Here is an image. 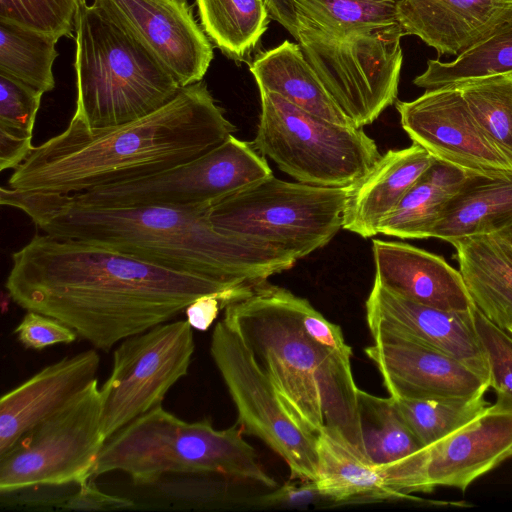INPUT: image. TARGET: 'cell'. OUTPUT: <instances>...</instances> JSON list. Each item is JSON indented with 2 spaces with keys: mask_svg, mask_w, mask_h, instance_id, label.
Segmentation results:
<instances>
[{
  "mask_svg": "<svg viewBox=\"0 0 512 512\" xmlns=\"http://www.w3.org/2000/svg\"><path fill=\"white\" fill-rule=\"evenodd\" d=\"M375 280L415 302L454 312L476 306L459 270L426 250L397 241L374 239Z\"/></svg>",
  "mask_w": 512,
  "mask_h": 512,
  "instance_id": "21",
  "label": "cell"
},
{
  "mask_svg": "<svg viewBox=\"0 0 512 512\" xmlns=\"http://www.w3.org/2000/svg\"><path fill=\"white\" fill-rule=\"evenodd\" d=\"M328 501L319 491L314 480L289 479L268 494L257 497L260 506L303 507Z\"/></svg>",
  "mask_w": 512,
  "mask_h": 512,
  "instance_id": "38",
  "label": "cell"
},
{
  "mask_svg": "<svg viewBox=\"0 0 512 512\" xmlns=\"http://www.w3.org/2000/svg\"><path fill=\"white\" fill-rule=\"evenodd\" d=\"M365 307L371 336L385 333L430 347L489 378L475 330V310L454 312L427 306L389 290L375 279Z\"/></svg>",
  "mask_w": 512,
  "mask_h": 512,
  "instance_id": "17",
  "label": "cell"
},
{
  "mask_svg": "<svg viewBox=\"0 0 512 512\" xmlns=\"http://www.w3.org/2000/svg\"><path fill=\"white\" fill-rule=\"evenodd\" d=\"M423 147L412 142L382 154L372 169L350 191L343 229L363 238L379 234L382 220L435 162Z\"/></svg>",
  "mask_w": 512,
  "mask_h": 512,
  "instance_id": "23",
  "label": "cell"
},
{
  "mask_svg": "<svg viewBox=\"0 0 512 512\" xmlns=\"http://www.w3.org/2000/svg\"><path fill=\"white\" fill-rule=\"evenodd\" d=\"M194 349L187 320L165 322L121 341L111 374L100 388L105 441L161 405L169 389L187 375Z\"/></svg>",
  "mask_w": 512,
  "mask_h": 512,
  "instance_id": "13",
  "label": "cell"
},
{
  "mask_svg": "<svg viewBox=\"0 0 512 512\" xmlns=\"http://www.w3.org/2000/svg\"><path fill=\"white\" fill-rule=\"evenodd\" d=\"M273 175L252 143L234 135L205 154L163 171L68 195L88 206L210 207Z\"/></svg>",
  "mask_w": 512,
  "mask_h": 512,
  "instance_id": "10",
  "label": "cell"
},
{
  "mask_svg": "<svg viewBox=\"0 0 512 512\" xmlns=\"http://www.w3.org/2000/svg\"><path fill=\"white\" fill-rule=\"evenodd\" d=\"M506 331L512 335V325L509 326Z\"/></svg>",
  "mask_w": 512,
  "mask_h": 512,
  "instance_id": "43",
  "label": "cell"
},
{
  "mask_svg": "<svg viewBox=\"0 0 512 512\" xmlns=\"http://www.w3.org/2000/svg\"><path fill=\"white\" fill-rule=\"evenodd\" d=\"M512 458V411L494 403L478 418L430 449L428 479L433 488L465 491L477 478Z\"/></svg>",
  "mask_w": 512,
  "mask_h": 512,
  "instance_id": "22",
  "label": "cell"
},
{
  "mask_svg": "<svg viewBox=\"0 0 512 512\" xmlns=\"http://www.w3.org/2000/svg\"><path fill=\"white\" fill-rule=\"evenodd\" d=\"M235 130L199 81L125 124L90 128L73 115L64 131L34 146L13 169L8 187L70 195L148 176L205 154Z\"/></svg>",
  "mask_w": 512,
  "mask_h": 512,
  "instance_id": "3",
  "label": "cell"
},
{
  "mask_svg": "<svg viewBox=\"0 0 512 512\" xmlns=\"http://www.w3.org/2000/svg\"><path fill=\"white\" fill-rule=\"evenodd\" d=\"M0 203L45 234L114 249L173 270L230 283H261L297 260L255 240L218 231L209 207L88 206L68 195L2 187Z\"/></svg>",
  "mask_w": 512,
  "mask_h": 512,
  "instance_id": "2",
  "label": "cell"
},
{
  "mask_svg": "<svg viewBox=\"0 0 512 512\" xmlns=\"http://www.w3.org/2000/svg\"><path fill=\"white\" fill-rule=\"evenodd\" d=\"M44 93L0 72V128L33 136Z\"/></svg>",
  "mask_w": 512,
  "mask_h": 512,
  "instance_id": "36",
  "label": "cell"
},
{
  "mask_svg": "<svg viewBox=\"0 0 512 512\" xmlns=\"http://www.w3.org/2000/svg\"><path fill=\"white\" fill-rule=\"evenodd\" d=\"M235 330L290 414L309 432L341 433L364 452L352 349L340 326L308 300L263 281L225 308Z\"/></svg>",
  "mask_w": 512,
  "mask_h": 512,
  "instance_id": "4",
  "label": "cell"
},
{
  "mask_svg": "<svg viewBox=\"0 0 512 512\" xmlns=\"http://www.w3.org/2000/svg\"><path fill=\"white\" fill-rule=\"evenodd\" d=\"M393 399L406 424L429 450L481 416L491 405L484 395L470 398Z\"/></svg>",
  "mask_w": 512,
  "mask_h": 512,
  "instance_id": "32",
  "label": "cell"
},
{
  "mask_svg": "<svg viewBox=\"0 0 512 512\" xmlns=\"http://www.w3.org/2000/svg\"><path fill=\"white\" fill-rule=\"evenodd\" d=\"M503 245L512 253V222L494 234Z\"/></svg>",
  "mask_w": 512,
  "mask_h": 512,
  "instance_id": "42",
  "label": "cell"
},
{
  "mask_svg": "<svg viewBox=\"0 0 512 512\" xmlns=\"http://www.w3.org/2000/svg\"><path fill=\"white\" fill-rule=\"evenodd\" d=\"M352 186L322 187L271 175L210 206L208 219L220 232L265 243L299 260L343 229Z\"/></svg>",
  "mask_w": 512,
  "mask_h": 512,
  "instance_id": "8",
  "label": "cell"
},
{
  "mask_svg": "<svg viewBox=\"0 0 512 512\" xmlns=\"http://www.w3.org/2000/svg\"><path fill=\"white\" fill-rule=\"evenodd\" d=\"M33 136L0 128V170L17 168L31 153Z\"/></svg>",
  "mask_w": 512,
  "mask_h": 512,
  "instance_id": "40",
  "label": "cell"
},
{
  "mask_svg": "<svg viewBox=\"0 0 512 512\" xmlns=\"http://www.w3.org/2000/svg\"><path fill=\"white\" fill-rule=\"evenodd\" d=\"M86 0H0V20L57 39L71 37L80 6Z\"/></svg>",
  "mask_w": 512,
  "mask_h": 512,
  "instance_id": "34",
  "label": "cell"
},
{
  "mask_svg": "<svg viewBox=\"0 0 512 512\" xmlns=\"http://www.w3.org/2000/svg\"><path fill=\"white\" fill-rule=\"evenodd\" d=\"M512 74V19L455 60H428L426 70L414 79L425 90Z\"/></svg>",
  "mask_w": 512,
  "mask_h": 512,
  "instance_id": "30",
  "label": "cell"
},
{
  "mask_svg": "<svg viewBox=\"0 0 512 512\" xmlns=\"http://www.w3.org/2000/svg\"><path fill=\"white\" fill-rule=\"evenodd\" d=\"M243 433L239 423L217 430L207 419L186 422L158 405L104 442L92 478L121 471L151 484L170 474H222L275 488Z\"/></svg>",
  "mask_w": 512,
  "mask_h": 512,
  "instance_id": "7",
  "label": "cell"
},
{
  "mask_svg": "<svg viewBox=\"0 0 512 512\" xmlns=\"http://www.w3.org/2000/svg\"><path fill=\"white\" fill-rule=\"evenodd\" d=\"M358 407L363 449L398 499L434 490L428 479L430 450L400 415L394 399L359 389Z\"/></svg>",
  "mask_w": 512,
  "mask_h": 512,
  "instance_id": "18",
  "label": "cell"
},
{
  "mask_svg": "<svg viewBox=\"0 0 512 512\" xmlns=\"http://www.w3.org/2000/svg\"><path fill=\"white\" fill-rule=\"evenodd\" d=\"M249 69L259 91L279 94L313 115L342 126L356 127L325 89L298 43L288 40L260 53Z\"/></svg>",
  "mask_w": 512,
  "mask_h": 512,
  "instance_id": "26",
  "label": "cell"
},
{
  "mask_svg": "<svg viewBox=\"0 0 512 512\" xmlns=\"http://www.w3.org/2000/svg\"><path fill=\"white\" fill-rule=\"evenodd\" d=\"M59 39L0 20V72L45 93L55 87L52 66Z\"/></svg>",
  "mask_w": 512,
  "mask_h": 512,
  "instance_id": "31",
  "label": "cell"
},
{
  "mask_svg": "<svg viewBox=\"0 0 512 512\" xmlns=\"http://www.w3.org/2000/svg\"><path fill=\"white\" fill-rule=\"evenodd\" d=\"M457 85L484 135L512 163V74Z\"/></svg>",
  "mask_w": 512,
  "mask_h": 512,
  "instance_id": "33",
  "label": "cell"
},
{
  "mask_svg": "<svg viewBox=\"0 0 512 512\" xmlns=\"http://www.w3.org/2000/svg\"><path fill=\"white\" fill-rule=\"evenodd\" d=\"M93 3L143 43L181 87L202 81L213 59V47L187 0Z\"/></svg>",
  "mask_w": 512,
  "mask_h": 512,
  "instance_id": "15",
  "label": "cell"
},
{
  "mask_svg": "<svg viewBox=\"0 0 512 512\" xmlns=\"http://www.w3.org/2000/svg\"><path fill=\"white\" fill-rule=\"evenodd\" d=\"M512 222V171L468 173L448 202L431 238L446 242L494 235Z\"/></svg>",
  "mask_w": 512,
  "mask_h": 512,
  "instance_id": "24",
  "label": "cell"
},
{
  "mask_svg": "<svg viewBox=\"0 0 512 512\" xmlns=\"http://www.w3.org/2000/svg\"><path fill=\"white\" fill-rule=\"evenodd\" d=\"M239 284L42 233L12 254L5 288L21 308L62 322L107 352L173 319L195 299Z\"/></svg>",
  "mask_w": 512,
  "mask_h": 512,
  "instance_id": "1",
  "label": "cell"
},
{
  "mask_svg": "<svg viewBox=\"0 0 512 512\" xmlns=\"http://www.w3.org/2000/svg\"><path fill=\"white\" fill-rule=\"evenodd\" d=\"M78 490L65 500L58 504L62 510H82V511H110L129 509L134 506L130 499L112 496L102 492L93 483L92 479H87L79 484Z\"/></svg>",
  "mask_w": 512,
  "mask_h": 512,
  "instance_id": "39",
  "label": "cell"
},
{
  "mask_svg": "<svg viewBox=\"0 0 512 512\" xmlns=\"http://www.w3.org/2000/svg\"><path fill=\"white\" fill-rule=\"evenodd\" d=\"M210 352L243 431L260 438L286 462L290 479L315 481L317 435L290 414L243 340L223 319L214 327Z\"/></svg>",
  "mask_w": 512,
  "mask_h": 512,
  "instance_id": "12",
  "label": "cell"
},
{
  "mask_svg": "<svg viewBox=\"0 0 512 512\" xmlns=\"http://www.w3.org/2000/svg\"><path fill=\"white\" fill-rule=\"evenodd\" d=\"M372 338L364 352L393 398H470L490 388L489 378L443 352L385 333Z\"/></svg>",
  "mask_w": 512,
  "mask_h": 512,
  "instance_id": "16",
  "label": "cell"
},
{
  "mask_svg": "<svg viewBox=\"0 0 512 512\" xmlns=\"http://www.w3.org/2000/svg\"><path fill=\"white\" fill-rule=\"evenodd\" d=\"M201 27L227 57L248 62L271 20L264 0H195Z\"/></svg>",
  "mask_w": 512,
  "mask_h": 512,
  "instance_id": "29",
  "label": "cell"
},
{
  "mask_svg": "<svg viewBox=\"0 0 512 512\" xmlns=\"http://www.w3.org/2000/svg\"><path fill=\"white\" fill-rule=\"evenodd\" d=\"M100 357L87 350L48 365L0 400V455L97 380Z\"/></svg>",
  "mask_w": 512,
  "mask_h": 512,
  "instance_id": "19",
  "label": "cell"
},
{
  "mask_svg": "<svg viewBox=\"0 0 512 512\" xmlns=\"http://www.w3.org/2000/svg\"><path fill=\"white\" fill-rule=\"evenodd\" d=\"M98 380L0 455V492L79 484L92 471L105 439Z\"/></svg>",
  "mask_w": 512,
  "mask_h": 512,
  "instance_id": "11",
  "label": "cell"
},
{
  "mask_svg": "<svg viewBox=\"0 0 512 512\" xmlns=\"http://www.w3.org/2000/svg\"><path fill=\"white\" fill-rule=\"evenodd\" d=\"M449 243L456 251L459 271L476 308L507 330L512 325V253L494 235Z\"/></svg>",
  "mask_w": 512,
  "mask_h": 512,
  "instance_id": "25",
  "label": "cell"
},
{
  "mask_svg": "<svg viewBox=\"0 0 512 512\" xmlns=\"http://www.w3.org/2000/svg\"><path fill=\"white\" fill-rule=\"evenodd\" d=\"M405 35L458 56L512 19V0H396Z\"/></svg>",
  "mask_w": 512,
  "mask_h": 512,
  "instance_id": "20",
  "label": "cell"
},
{
  "mask_svg": "<svg viewBox=\"0 0 512 512\" xmlns=\"http://www.w3.org/2000/svg\"><path fill=\"white\" fill-rule=\"evenodd\" d=\"M403 130L435 159L466 173L499 174L512 163L487 139L457 84L396 101Z\"/></svg>",
  "mask_w": 512,
  "mask_h": 512,
  "instance_id": "14",
  "label": "cell"
},
{
  "mask_svg": "<svg viewBox=\"0 0 512 512\" xmlns=\"http://www.w3.org/2000/svg\"><path fill=\"white\" fill-rule=\"evenodd\" d=\"M271 19L281 24L297 40V25L291 0H264Z\"/></svg>",
  "mask_w": 512,
  "mask_h": 512,
  "instance_id": "41",
  "label": "cell"
},
{
  "mask_svg": "<svg viewBox=\"0 0 512 512\" xmlns=\"http://www.w3.org/2000/svg\"><path fill=\"white\" fill-rule=\"evenodd\" d=\"M259 92L261 114L252 144L296 181L352 186L380 159L375 141L362 128L335 124L277 93Z\"/></svg>",
  "mask_w": 512,
  "mask_h": 512,
  "instance_id": "9",
  "label": "cell"
},
{
  "mask_svg": "<svg viewBox=\"0 0 512 512\" xmlns=\"http://www.w3.org/2000/svg\"><path fill=\"white\" fill-rule=\"evenodd\" d=\"M468 173L435 160L382 220L379 233L400 239H428Z\"/></svg>",
  "mask_w": 512,
  "mask_h": 512,
  "instance_id": "28",
  "label": "cell"
},
{
  "mask_svg": "<svg viewBox=\"0 0 512 512\" xmlns=\"http://www.w3.org/2000/svg\"><path fill=\"white\" fill-rule=\"evenodd\" d=\"M75 33L74 116L88 127H111L142 118L181 89L143 43L94 3L80 6Z\"/></svg>",
  "mask_w": 512,
  "mask_h": 512,
  "instance_id": "6",
  "label": "cell"
},
{
  "mask_svg": "<svg viewBox=\"0 0 512 512\" xmlns=\"http://www.w3.org/2000/svg\"><path fill=\"white\" fill-rule=\"evenodd\" d=\"M317 478L321 494L332 503L398 500L365 453L341 433L317 434Z\"/></svg>",
  "mask_w": 512,
  "mask_h": 512,
  "instance_id": "27",
  "label": "cell"
},
{
  "mask_svg": "<svg viewBox=\"0 0 512 512\" xmlns=\"http://www.w3.org/2000/svg\"><path fill=\"white\" fill-rule=\"evenodd\" d=\"M298 44L358 128L395 103L405 32L396 0H291Z\"/></svg>",
  "mask_w": 512,
  "mask_h": 512,
  "instance_id": "5",
  "label": "cell"
},
{
  "mask_svg": "<svg viewBox=\"0 0 512 512\" xmlns=\"http://www.w3.org/2000/svg\"><path fill=\"white\" fill-rule=\"evenodd\" d=\"M14 333L23 346L35 350L56 344H70L78 337L75 330L62 322L34 311H27Z\"/></svg>",
  "mask_w": 512,
  "mask_h": 512,
  "instance_id": "37",
  "label": "cell"
},
{
  "mask_svg": "<svg viewBox=\"0 0 512 512\" xmlns=\"http://www.w3.org/2000/svg\"><path fill=\"white\" fill-rule=\"evenodd\" d=\"M474 325L485 355L495 405L512 411V335L489 320L477 308Z\"/></svg>",
  "mask_w": 512,
  "mask_h": 512,
  "instance_id": "35",
  "label": "cell"
}]
</instances>
